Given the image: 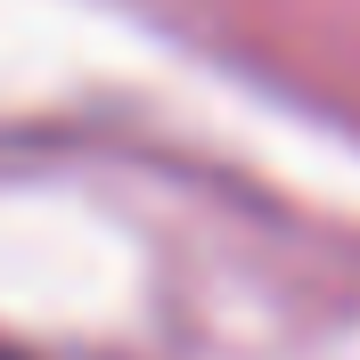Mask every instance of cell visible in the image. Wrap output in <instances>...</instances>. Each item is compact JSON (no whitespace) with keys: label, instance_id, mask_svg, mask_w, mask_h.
<instances>
[{"label":"cell","instance_id":"6da1fadb","mask_svg":"<svg viewBox=\"0 0 360 360\" xmlns=\"http://www.w3.org/2000/svg\"><path fill=\"white\" fill-rule=\"evenodd\" d=\"M0 360H25V352H17V344H0Z\"/></svg>","mask_w":360,"mask_h":360}]
</instances>
